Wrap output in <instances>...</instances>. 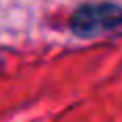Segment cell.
Segmentation results:
<instances>
[{"label":"cell","mask_w":122,"mask_h":122,"mask_svg":"<svg viewBox=\"0 0 122 122\" xmlns=\"http://www.w3.org/2000/svg\"><path fill=\"white\" fill-rule=\"evenodd\" d=\"M122 26V9L118 4H86L75 11L71 28L79 36H99Z\"/></svg>","instance_id":"cell-1"}]
</instances>
